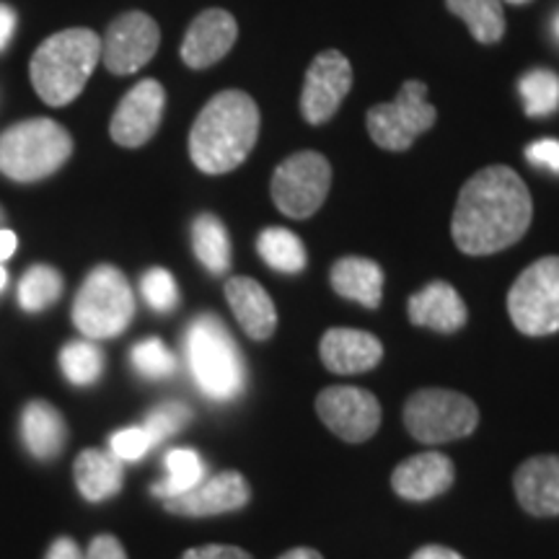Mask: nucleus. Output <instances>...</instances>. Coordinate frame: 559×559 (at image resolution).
Segmentation results:
<instances>
[{
  "label": "nucleus",
  "mask_w": 559,
  "mask_h": 559,
  "mask_svg": "<svg viewBox=\"0 0 559 559\" xmlns=\"http://www.w3.org/2000/svg\"><path fill=\"white\" fill-rule=\"evenodd\" d=\"M534 218L528 187L510 166H487L461 187L451 234L469 257H487L519 243Z\"/></svg>",
  "instance_id": "obj_1"
},
{
  "label": "nucleus",
  "mask_w": 559,
  "mask_h": 559,
  "mask_svg": "<svg viewBox=\"0 0 559 559\" xmlns=\"http://www.w3.org/2000/svg\"><path fill=\"white\" fill-rule=\"evenodd\" d=\"M260 107L243 91H221L210 99L190 130V158L202 174L239 169L260 138Z\"/></svg>",
  "instance_id": "obj_2"
},
{
  "label": "nucleus",
  "mask_w": 559,
  "mask_h": 559,
  "mask_svg": "<svg viewBox=\"0 0 559 559\" xmlns=\"http://www.w3.org/2000/svg\"><path fill=\"white\" fill-rule=\"evenodd\" d=\"M102 62V37L91 29H66L47 37L32 55L29 75L37 96L50 107H68L86 88Z\"/></svg>",
  "instance_id": "obj_3"
},
{
  "label": "nucleus",
  "mask_w": 559,
  "mask_h": 559,
  "mask_svg": "<svg viewBox=\"0 0 559 559\" xmlns=\"http://www.w3.org/2000/svg\"><path fill=\"white\" fill-rule=\"evenodd\" d=\"M187 362L194 383L207 400L230 402L243 391L247 366L241 349L215 313H200L185 337Z\"/></svg>",
  "instance_id": "obj_4"
},
{
  "label": "nucleus",
  "mask_w": 559,
  "mask_h": 559,
  "mask_svg": "<svg viewBox=\"0 0 559 559\" xmlns=\"http://www.w3.org/2000/svg\"><path fill=\"white\" fill-rule=\"evenodd\" d=\"M73 156V138L60 122L24 120L0 132V174L21 185L52 177Z\"/></svg>",
  "instance_id": "obj_5"
},
{
  "label": "nucleus",
  "mask_w": 559,
  "mask_h": 559,
  "mask_svg": "<svg viewBox=\"0 0 559 559\" xmlns=\"http://www.w3.org/2000/svg\"><path fill=\"white\" fill-rule=\"evenodd\" d=\"M135 317L128 277L111 264H99L83 280L73 304V324L88 340H109L122 334Z\"/></svg>",
  "instance_id": "obj_6"
},
{
  "label": "nucleus",
  "mask_w": 559,
  "mask_h": 559,
  "mask_svg": "<svg viewBox=\"0 0 559 559\" xmlns=\"http://www.w3.org/2000/svg\"><path fill=\"white\" fill-rule=\"evenodd\" d=\"M479 423V409L469 396L449 389L415 391L404 404V425L409 436L425 445L472 436Z\"/></svg>",
  "instance_id": "obj_7"
},
{
  "label": "nucleus",
  "mask_w": 559,
  "mask_h": 559,
  "mask_svg": "<svg viewBox=\"0 0 559 559\" xmlns=\"http://www.w3.org/2000/svg\"><path fill=\"white\" fill-rule=\"evenodd\" d=\"M508 313L526 337L559 332V257L528 264L508 293Z\"/></svg>",
  "instance_id": "obj_8"
},
{
  "label": "nucleus",
  "mask_w": 559,
  "mask_h": 559,
  "mask_svg": "<svg viewBox=\"0 0 559 559\" xmlns=\"http://www.w3.org/2000/svg\"><path fill=\"white\" fill-rule=\"evenodd\" d=\"M436 120L438 111L428 102V86L417 79L404 83L394 102L376 104L366 115L370 140L391 153L409 151L412 143L428 132Z\"/></svg>",
  "instance_id": "obj_9"
},
{
  "label": "nucleus",
  "mask_w": 559,
  "mask_h": 559,
  "mask_svg": "<svg viewBox=\"0 0 559 559\" xmlns=\"http://www.w3.org/2000/svg\"><path fill=\"white\" fill-rule=\"evenodd\" d=\"M332 187L330 158L317 151L293 153L272 174V200L288 218L306 221L324 205Z\"/></svg>",
  "instance_id": "obj_10"
},
{
  "label": "nucleus",
  "mask_w": 559,
  "mask_h": 559,
  "mask_svg": "<svg viewBox=\"0 0 559 559\" xmlns=\"http://www.w3.org/2000/svg\"><path fill=\"white\" fill-rule=\"evenodd\" d=\"M160 29L148 13L130 11L109 24L102 39V62L109 73L132 75L158 52Z\"/></svg>",
  "instance_id": "obj_11"
},
{
  "label": "nucleus",
  "mask_w": 559,
  "mask_h": 559,
  "mask_svg": "<svg viewBox=\"0 0 559 559\" xmlns=\"http://www.w3.org/2000/svg\"><path fill=\"white\" fill-rule=\"evenodd\" d=\"M317 415L347 443H366L381 428V404L366 389L330 386L317 396Z\"/></svg>",
  "instance_id": "obj_12"
},
{
  "label": "nucleus",
  "mask_w": 559,
  "mask_h": 559,
  "mask_svg": "<svg viewBox=\"0 0 559 559\" xmlns=\"http://www.w3.org/2000/svg\"><path fill=\"white\" fill-rule=\"evenodd\" d=\"M353 88V66L345 55L326 50L311 60L300 91V115L309 124L330 122Z\"/></svg>",
  "instance_id": "obj_13"
},
{
  "label": "nucleus",
  "mask_w": 559,
  "mask_h": 559,
  "mask_svg": "<svg viewBox=\"0 0 559 559\" xmlns=\"http://www.w3.org/2000/svg\"><path fill=\"white\" fill-rule=\"evenodd\" d=\"M166 91L156 79H145L132 86L117 104L109 122V135L122 148H140L156 135L164 120Z\"/></svg>",
  "instance_id": "obj_14"
},
{
  "label": "nucleus",
  "mask_w": 559,
  "mask_h": 559,
  "mask_svg": "<svg viewBox=\"0 0 559 559\" xmlns=\"http://www.w3.org/2000/svg\"><path fill=\"white\" fill-rule=\"evenodd\" d=\"M249 498L251 489L239 472H221L215 477L202 479L198 487L187 489V492L166 498L164 506L169 513L205 519V515L234 513V510L247 506Z\"/></svg>",
  "instance_id": "obj_15"
},
{
  "label": "nucleus",
  "mask_w": 559,
  "mask_h": 559,
  "mask_svg": "<svg viewBox=\"0 0 559 559\" xmlns=\"http://www.w3.org/2000/svg\"><path fill=\"white\" fill-rule=\"evenodd\" d=\"M239 39V24L223 9H207L192 21L181 41V60L187 68L205 70L221 62Z\"/></svg>",
  "instance_id": "obj_16"
},
{
  "label": "nucleus",
  "mask_w": 559,
  "mask_h": 559,
  "mask_svg": "<svg viewBox=\"0 0 559 559\" xmlns=\"http://www.w3.org/2000/svg\"><path fill=\"white\" fill-rule=\"evenodd\" d=\"M453 479H456L453 461L443 456V453L428 451L402 461L394 474H391V487L404 500L425 502L449 492Z\"/></svg>",
  "instance_id": "obj_17"
},
{
  "label": "nucleus",
  "mask_w": 559,
  "mask_h": 559,
  "mask_svg": "<svg viewBox=\"0 0 559 559\" xmlns=\"http://www.w3.org/2000/svg\"><path fill=\"white\" fill-rule=\"evenodd\" d=\"M321 362L332 373L353 376L366 373L383 360V345L379 337L362 330H347V326H334L321 337L319 345Z\"/></svg>",
  "instance_id": "obj_18"
},
{
  "label": "nucleus",
  "mask_w": 559,
  "mask_h": 559,
  "mask_svg": "<svg viewBox=\"0 0 559 559\" xmlns=\"http://www.w3.org/2000/svg\"><path fill=\"white\" fill-rule=\"evenodd\" d=\"M521 508L539 519L559 515V456H534L523 461L513 479Z\"/></svg>",
  "instance_id": "obj_19"
},
{
  "label": "nucleus",
  "mask_w": 559,
  "mask_h": 559,
  "mask_svg": "<svg viewBox=\"0 0 559 559\" xmlns=\"http://www.w3.org/2000/svg\"><path fill=\"white\" fill-rule=\"evenodd\" d=\"M409 321L432 332H459L466 324V304L451 283L436 280L417 290L407 304Z\"/></svg>",
  "instance_id": "obj_20"
},
{
  "label": "nucleus",
  "mask_w": 559,
  "mask_h": 559,
  "mask_svg": "<svg viewBox=\"0 0 559 559\" xmlns=\"http://www.w3.org/2000/svg\"><path fill=\"white\" fill-rule=\"evenodd\" d=\"M226 300L236 321L251 340H270L277 330V309L270 293L251 277H230L226 283Z\"/></svg>",
  "instance_id": "obj_21"
},
{
  "label": "nucleus",
  "mask_w": 559,
  "mask_h": 559,
  "mask_svg": "<svg viewBox=\"0 0 559 559\" xmlns=\"http://www.w3.org/2000/svg\"><path fill=\"white\" fill-rule=\"evenodd\" d=\"M332 288L337 296L355 300L366 309H379L383 298V270L366 257H342L332 267Z\"/></svg>",
  "instance_id": "obj_22"
},
{
  "label": "nucleus",
  "mask_w": 559,
  "mask_h": 559,
  "mask_svg": "<svg viewBox=\"0 0 559 559\" xmlns=\"http://www.w3.org/2000/svg\"><path fill=\"white\" fill-rule=\"evenodd\" d=\"M21 436H24V443L32 451V456L55 459L66 449V419L52 404L32 402L26 404L24 415H21Z\"/></svg>",
  "instance_id": "obj_23"
},
{
  "label": "nucleus",
  "mask_w": 559,
  "mask_h": 559,
  "mask_svg": "<svg viewBox=\"0 0 559 559\" xmlns=\"http://www.w3.org/2000/svg\"><path fill=\"white\" fill-rule=\"evenodd\" d=\"M122 461L115 453L88 449L75 461V485L91 502H102L122 489Z\"/></svg>",
  "instance_id": "obj_24"
},
{
  "label": "nucleus",
  "mask_w": 559,
  "mask_h": 559,
  "mask_svg": "<svg viewBox=\"0 0 559 559\" xmlns=\"http://www.w3.org/2000/svg\"><path fill=\"white\" fill-rule=\"evenodd\" d=\"M192 249L202 267L213 275H223L230 267V239L218 215L200 213L192 221Z\"/></svg>",
  "instance_id": "obj_25"
},
{
  "label": "nucleus",
  "mask_w": 559,
  "mask_h": 559,
  "mask_svg": "<svg viewBox=\"0 0 559 559\" xmlns=\"http://www.w3.org/2000/svg\"><path fill=\"white\" fill-rule=\"evenodd\" d=\"M453 16L469 26L479 45H495L506 34V13L502 0H445Z\"/></svg>",
  "instance_id": "obj_26"
},
{
  "label": "nucleus",
  "mask_w": 559,
  "mask_h": 559,
  "mask_svg": "<svg viewBox=\"0 0 559 559\" xmlns=\"http://www.w3.org/2000/svg\"><path fill=\"white\" fill-rule=\"evenodd\" d=\"M257 251H260V257L272 270L285 272V275H298V272L306 270V262H309L300 236L280 226L262 230L260 239H257Z\"/></svg>",
  "instance_id": "obj_27"
},
{
  "label": "nucleus",
  "mask_w": 559,
  "mask_h": 559,
  "mask_svg": "<svg viewBox=\"0 0 559 559\" xmlns=\"http://www.w3.org/2000/svg\"><path fill=\"white\" fill-rule=\"evenodd\" d=\"M519 91L523 99V111L531 120L551 117L559 109V75L555 70L534 68L521 75Z\"/></svg>",
  "instance_id": "obj_28"
},
{
  "label": "nucleus",
  "mask_w": 559,
  "mask_h": 559,
  "mask_svg": "<svg viewBox=\"0 0 559 559\" xmlns=\"http://www.w3.org/2000/svg\"><path fill=\"white\" fill-rule=\"evenodd\" d=\"M166 472H169V477L153 487V495L164 500L198 487L205 479V461L192 449H174L166 453Z\"/></svg>",
  "instance_id": "obj_29"
},
{
  "label": "nucleus",
  "mask_w": 559,
  "mask_h": 559,
  "mask_svg": "<svg viewBox=\"0 0 559 559\" xmlns=\"http://www.w3.org/2000/svg\"><path fill=\"white\" fill-rule=\"evenodd\" d=\"M62 296V277L50 264H34V267L21 277L19 283V304L21 309L37 313L50 309Z\"/></svg>",
  "instance_id": "obj_30"
},
{
  "label": "nucleus",
  "mask_w": 559,
  "mask_h": 559,
  "mask_svg": "<svg viewBox=\"0 0 559 559\" xmlns=\"http://www.w3.org/2000/svg\"><path fill=\"white\" fill-rule=\"evenodd\" d=\"M60 368L70 383H75V386H91L104 373V353L94 342H68L60 349Z\"/></svg>",
  "instance_id": "obj_31"
},
{
  "label": "nucleus",
  "mask_w": 559,
  "mask_h": 559,
  "mask_svg": "<svg viewBox=\"0 0 559 559\" xmlns=\"http://www.w3.org/2000/svg\"><path fill=\"white\" fill-rule=\"evenodd\" d=\"M130 362L143 379L153 381L169 379V376H174V370H177V358H174V353L156 337L138 342L130 353Z\"/></svg>",
  "instance_id": "obj_32"
},
{
  "label": "nucleus",
  "mask_w": 559,
  "mask_h": 559,
  "mask_svg": "<svg viewBox=\"0 0 559 559\" xmlns=\"http://www.w3.org/2000/svg\"><path fill=\"white\" fill-rule=\"evenodd\" d=\"M190 419H192V409L187 407V404L166 402V404H158V407L153 409L148 417H145L143 430L148 432L151 443L158 445V443H164L166 438L177 436V432L185 428Z\"/></svg>",
  "instance_id": "obj_33"
},
{
  "label": "nucleus",
  "mask_w": 559,
  "mask_h": 559,
  "mask_svg": "<svg viewBox=\"0 0 559 559\" xmlns=\"http://www.w3.org/2000/svg\"><path fill=\"white\" fill-rule=\"evenodd\" d=\"M140 290H143L145 304H148L153 311L169 313L177 309L179 290H177V280H174L169 270L153 267L145 272L143 280H140Z\"/></svg>",
  "instance_id": "obj_34"
},
{
  "label": "nucleus",
  "mask_w": 559,
  "mask_h": 559,
  "mask_svg": "<svg viewBox=\"0 0 559 559\" xmlns=\"http://www.w3.org/2000/svg\"><path fill=\"white\" fill-rule=\"evenodd\" d=\"M109 449L120 461H138L153 449V443L148 432L143 430V425H135V428H124L120 432H115Z\"/></svg>",
  "instance_id": "obj_35"
},
{
  "label": "nucleus",
  "mask_w": 559,
  "mask_h": 559,
  "mask_svg": "<svg viewBox=\"0 0 559 559\" xmlns=\"http://www.w3.org/2000/svg\"><path fill=\"white\" fill-rule=\"evenodd\" d=\"M526 158L536 169H547L551 174H559V140L544 138L534 140L526 148Z\"/></svg>",
  "instance_id": "obj_36"
},
{
  "label": "nucleus",
  "mask_w": 559,
  "mask_h": 559,
  "mask_svg": "<svg viewBox=\"0 0 559 559\" xmlns=\"http://www.w3.org/2000/svg\"><path fill=\"white\" fill-rule=\"evenodd\" d=\"M179 559H254L249 551L239 547H223V544H207V547H198L185 551Z\"/></svg>",
  "instance_id": "obj_37"
},
{
  "label": "nucleus",
  "mask_w": 559,
  "mask_h": 559,
  "mask_svg": "<svg viewBox=\"0 0 559 559\" xmlns=\"http://www.w3.org/2000/svg\"><path fill=\"white\" fill-rule=\"evenodd\" d=\"M86 559H128V555H124L122 544L117 542L115 536L104 534V536H96V539L91 542Z\"/></svg>",
  "instance_id": "obj_38"
},
{
  "label": "nucleus",
  "mask_w": 559,
  "mask_h": 559,
  "mask_svg": "<svg viewBox=\"0 0 559 559\" xmlns=\"http://www.w3.org/2000/svg\"><path fill=\"white\" fill-rule=\"evenodd\" d=\"M16 24H19L16 11H13L11 5L0 3V52H3L5 47H9L13 32H16Z\"/></svg>",
  "instance_id": "obj_39"
},
{
  "label": "nucleus",
  "mask_w": 559,
  "mask_h": 559,
  "mask_svg": "<svg viewBox=\"0 0 559 559\" xmlns=\"http://www.w3.org/2000/svg\"><path fill=\"white\" fill-rule=\"evenodd\" d=\"M47 559H86V555L79 549V544H75L73 539H68V536H62V539H58L50 547V551H47Z\"/></svg>",
  "instance_id": "obj_40"
},
{
  "label": "nucleus",
  "mask_w": 559,
  "mask_h": 559,
  "mask_svg": "<svg viewBox=\"0 0 559 559\" xmlns=\"http://www.w3.org/2000/svg\"><path fill=\"white\" fill-rule=\"evenodd\" d=\"M412 559H464L459 551H453L449 547H438V544H430V547L417 549Z\"/></svg>",
  "instance_id": "obj_41"
},
{
  "label": "nucleus",
  "mask_w": 559,
  "mask_h": 559,
  "mask_svg": "<svg viewBox=\"0 0 559 559\" xmlns=\"http://www.w3.org/2000/svg\"><path fill=\"white\" fill-rule=\"evenodd\" d=\"M13 251H16V234H13V230L0 228V264L11 260Z\"/></svg>",
  "instance_id": "obj_42"
},
{
  "label": "nucleus",
  "mask_w": 559,
  "mask_h": 559,
  "mask_svg": "<svg viewBox=\"0 0 559 559\" xmlns=\"http://www.w3.org/2000/svg\"><path fill=\"white\" fill-rule=\"evenodd\" d=\"M280 559H324V557H321L317 549H304V547H300V549L285 551V555L280 557Z\"/></svg>",
  "instance_id": "obj_43"
},
{
  "label": "nucleus",
  "mask_w": 559,
  "mask_h": 559,
  "mask_svg": "<svg viewBox=\"0 0 559 559\" xmlns=\"http://www.w3.org/2000/svg\"><path fill=\"white\" fill-rule=\"evenodd\" d=\"M551 32H555V39L559 41V11H557V16H555V21H551Z\"/></svg>",
  "instance_id": "obj_44"
},
{
  "label": "nucleus",
  "mask_w": 559,
  "mask_h": 559,
  "mask_svg": "<svg viewBox=\"0 0 559 559\" xmlns=\"http://www.w3.org/2000/svg\"><path fill=\"white\" fill-rule=\"evenodd\" d=\"M5 280H9V275H5V267H3V264H0V290L5 288Z\"/></svg>",
  "instance_id": "obj_45"
},
{
  "label": "nucleus",
  "mask_w": 559,
  "mask_h": 559,
  "mask_svg": "<svg viewBox=\"0 0 559 559\" xmlns=\"http://www.w3.org/2000/svg\"><path fill=\"white\" fill-rule=\"evenodd\" d=\"M506 3H510V5H526V3H531V0H506Z\"/></svg>",
  "instance_id": "obj_46"
},
{
  "label": "nucleus",
  "mask_w": 559,
  "mask_h": 559,
  "mask_svg": "<svg viewBox=\"0 0 559 559\" xmlns=\"http://www.w3.org/2000/svg\"><path fill=\"white\" fill-rule=\"evenodd\" d=\"M3 221H5V215H3V207H0V226H3Z\"/></svg>",
  "instance_id": "obj_47"
}]
</instances>
